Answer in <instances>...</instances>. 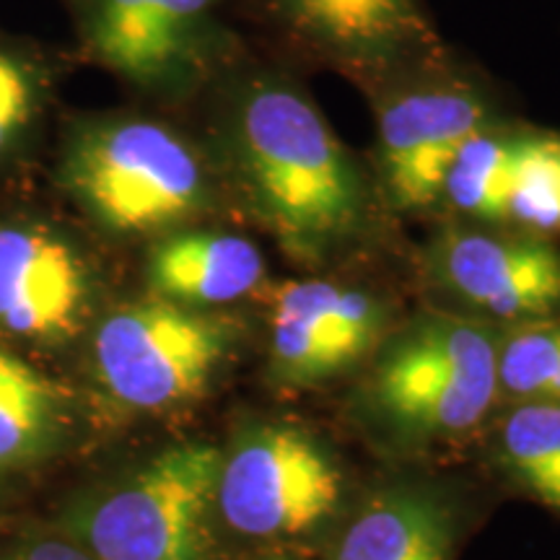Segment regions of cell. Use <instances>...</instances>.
Segmentation results:
<instances>
[{
    "label": "cell",
    "mask_w": 560,
    "mask_h": 560,
    "mask_svg": "<svg viewBox=\"0 0 560 560\" xmlns=\"http://www.w3.org/2000/svg\"><path fill=\"white\" fill-rule=\"evenodd\" d=\"M459 529L457 503L439 486L392 482L355 509L330 560H454Z\"/></svg>",
    "instance_id": "obj_13"
},
{
    "label": "cell",
    "mask_w": 560,
    "mask_h": 560,
    "mask_svg": "<svg viewBox=\"0 0 560 560\" xmlns=\"http://www.w3.org/2000/svg\"><path fill=\"white\" fill-rule=\"evenodd\" d=\"M221 0H79L89 52L149 91L187 86L213 47Z\"/></svg>",
    "instance_id": "obj_10"
},
{
    "label": "cell",
    "mask_w": 560,
    "mask_h": 560,
    "mask_svg": "<svg viewBox=\"0 0 560 560\" xmlns=\"http://www.w3.org/2000/svg\"><path fill=\"white\" fill-rule=\"evenodd\" d=\"M506 226L548 240L560 234V132L516 136Z\"/></svg>",
    "instance_id": "obj_18"
},
{
    "label": "cell",
    "mask_w": 560,
    "mask_h": 560,
    "mask_svg": "<svg viewBox=\"0 0 560 560\" xmlns=\"http://www.w3.org/2000/svg\"><path fill=\"white\" fill-rule=\"evenodd\" d=\"M60 392L32 363L0 348V465L30 459L58 436Z\"/></svg>",
    "instance_id": "obj_17"
},
{
    "label": "cell",
    "mask_w": 560,
    "mask_h": 560,
    "mask_svg": "<svg viewBox=\"0 0 560 560\" xmlns=\"http://www.w3.org/2000/svg\"><path fill=\"white\" fill-rule=\"evenodd\" d=\"M499 402V332L454 312H425L382 342L361 389L363 418L400 446L470 433Z\"/></svg>",
    "instance_id": "obj_2"
},
{
    "label": "cell",
    "mask_w": 560,
    "mask_h": 560,
    "mask_svg": "<svg viewBox=\"0 0 560 560\" xmlns=\"http://www.w3.org/2000/svg\"><path fill=\"white\" fill-rule=\"evenodd\" d=\"M91 276L73 244L50 229L0 226V330L60 340L79 330Z\"/></svg>",
    "instance_id": "obj_12"
},
{
    "label": "cell",
    "mask_w": 560,
    "mask_h": 560,
    "mask_svg": "<svg viewBox=\"0 0 560 560\" xmlns=\"http://www.w3.org/2000/svg\"><path fill=\"white\" fill-rule=\"evenodd\" d=\"M221 454L208 441L164 446L89 493L68 514V535L96 560H219Z\"/></svg>",
    "instance_id": "obj_4"
},
{
    "label": "cell",
    "mask_w": 560,
    "mask_h": 560,
    "mask_svg": "<svg viewBox=\"0 0 560 560\" xmlns=\"http://www.w3.org/2000/svg\"><path fill=\"white\" fill-rule=\"evenodd\" d=\"M425 270L467 317L488 325L560 314V244L503 226H446L425 249Z\"/></svg>",
    "instance_id": "obj_7"
},
{
    "label": "cell",
    "mask_w": 560,
    "mask_h": 560,
    "mask_svg": "<svg viewBox=\"0 0 560 560\" xmlns=\"http://www.w3.org/2000/svg\"><path fill=\"white\" fill-rule=\"evenodd\" d=\"M270 560H285V558H270Z\"/></svg>",
    "instance_id": "obj_22"
},
{
    "label": "cell",
    "mask_w": 560,
    "mask_h": 560,
    "mask_svg": "<svg viewBox=\"0 0 560 560\" xmlns=\"http://www.w3.org/2000/svg\"><path fill=\"white\" fill-rule=\"evenodd\" d=\"M9 560H96L91 552L73 540V537H39L24 542Z\"/></svg>",
    "instance_id": "obj_21"
},
{
    "label": "cell",
    "mask_w": 560,
    "mask_h": 560,
    "mask_svg": "<svg viewBox=\"0 0 560 560\" xmlns=\"http://www.w3.org/2000/svg\"><path fill=\"white\" fill-rule=\"evenodd\" d=\"M493 122L486 96L457 79H431L389 91L376 115L382 192L402 213L441 202L462 145Z\"/></svg>",
    "instance_id": "obj_9"
},
{
    "label": "cell",
    "mask_w": 560,
    "mask_h": 560,
    "mask_svg": "<svg viewBox=\"0 0 560 560\" xmlns=\"http://www.w3.org/2000/svg\"><path fill=\"white\" fill-rule=\"evenodd\" d=\"M346 499V472L293 423H255L221 454L215 511L234 535L283 542L325 527Z\"/></svg>",
    "instance_id": "obj_6"
},
{
    "label": "cell",
    "mask_w": 560,
    "mask_h": 560,
    "mask_svg": "<svg viewBox=\"0 0 560 560\" xmlns=\"http://www.w3.org/2000/svg\"><path fill=\"white\" fill-rule=\"evenodd\" d=\"M499 400L560 402V314L499 335Z\"/></svg>",
    "instance_id": "obj_19"
},
{
    "label": "cell",
    "mask_w": 560,
    "mask_h": 560,
    "mask_svg": "<svg viewBox=\"0 0 560 560\" xmlns=\"http://www.w3.org/2000/svg\"><path fill=\"white\" fill-rule=\"evenodd\" d=\"M493 457L522 495L560 516V402L509 405L495 425Z\"/></svg>",
    "instance_id": "obj_15"
},
{
    "label": "cell",
    "mask_w": 560,
    "mask_h": 560,
    "mask_svg": "<svg viewBox=\"0 0 560 560\" xmlns=\"http://www.w3.org/2000/svg\"><path fill=\"white\" fill-rule=\"evenodd\" d=\"M389 312L374 293L327 278L280 283L270 299L272 382L312 389L366 361L387 338Z\"/></svg>",
    "instance_id": "obj_8"
},
{
    "label": "cell",
    "mask_w": 560,
    "mask_h": 560,
    "mask_svg": "<svg viewBox=\"0 0 560 560\" xmlns=\"http://www.w3.org/2000/svg\"><path fill=\"white\" fill-rule=\"evenodd\" d=\"M42 107L37 68L24 55L0 45V159L19 149Z\"/></svg>",
    "instance_id": "obj_20"
},
{
    "label": "cell",
    "mask_w": 560,
    "mask_h": 560,
    "mask_svg": "<svg viewBox=\"0 0 560 560\" xmlns=\"http://www.w3.org/2000/svg\"><path fill=\"white\" fill-rule=\"evenodd\" d=\"M240 342L234 319L151 296L107 314L94 332V371L122 408L164 412L190 405L226 369Z\"/></svg>",
    "instance_id": "obj_5"
},
{
    "label": "cell",
    "mask_w": 560,
    "mask_h": 560,
    "mask_svg": "<svg viewBox=\"0 0 560 560\" xmlns=\"http://www.w3.org/2000/svg\"><path fill=\"white\" fill-rule=\"evenodd\" d=\"M223 161L257 221L299 260H327L366 231L374 192L310 96L255 75L223 120Z\"/></svg>",
    "instance_id": "obj_1"
},
{
    "label": "cell",
    "mask_w": 560,
    "mask_h": 560,
    "mask_svg": "<svg viewBox=\"0 0 560 560\" xmlns=\"http://www.w3.org/2000/svg\"><path fill=\"white\" fill-rule=\"evenodd\" d=\"M280 21L361 81L392 79L436 52V34L418 0H272Z\"/></svg>",
    "instance_id": "obj_11"
},
{
    "label": "cell",
    "mask_w": 560,
    "mask_h": 560,
    "mask_svg": "<svg viewBox=\"0 0 560 560\" xmlns=\"http://www.w3.org/2000/svg\"><path fill=\"white\" fill-rule=\"evenodd\" d=\"M62 187L120 236L170 234L213 202V177L190 140L136 115L83 122L62 153Z\"/></svg>",
    "instance_id": "obj_3"
},
{
    "label": "cell",
    "mask_w": 560,
    "mask_h": 560,
    "mask_svg": "<svg viewBox=\"0 0 560 560\" xmlns=\"http://www.w3.org/2000/svg\"><path fill=\"white\" fill-rule=\"evenodd\" d=\"M520 130L488 122L462 145L444 179L441 202L472 223H506L511 170Z\"/></svg>",
    "instance_id": "obj_16"
},
{
    "label": "cell",
    "mask_w": 560,
    "mask_h": 560,
    "mask_svg": "<svg viewBox=\"0 0 560 560\" xmlns=\"http://www.w3.org/2000/svg\"><path fill=\"white\" fill-rule=\"evenodd\" d=\"M145 278L153 296L213 310L242 301L265 280L255 242L223 231H170L153 244Z\"/></svg>",
    "instance_id": "obj_14"
}]
</instances>
